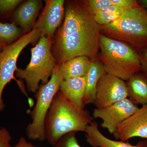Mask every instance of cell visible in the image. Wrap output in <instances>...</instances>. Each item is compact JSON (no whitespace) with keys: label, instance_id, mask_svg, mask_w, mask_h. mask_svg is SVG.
Wrapping results in <instances>:
<instances>
[{"label":"cell","instance_id":"6da1fadb","mask_svg":"<svg viewBox=\"0 0 147 147\" xmlns=\"http://www.w3.org/2000/svg\"><path fill=\"white\" fill-rule=\"evenodd\" d=\"M63 23L55 35L51 49L58 65L76 57L93 61L99 51L100 26L95 21L87 1L65 2Z\"/></svg>","mask_w":147,"mask_h":147},{"label":"cell","instance_id":"7a4b0ae2","mask_svg":"<svg viewBox=\"0 0 147 147\" xmlns=\"http://www.w3.org/2000/svg\"><path fill=\"white\" fill-rule=\"evenodd\" d=\"M93 120L88 110L76 106L59 90L45 118V140L53 146L65 134L85 132Z\"/></svg>","mask_w":147,"mask_h":147},{"label":"cell","instance_id":"3957f363","mask_svg":"<svg viewBox=\"0 0 147 147\" xmlns=\"http://www.w3.org/2000/svg\"><path fill=\"white\" fill-rule=\"evenodd\" d=\"M98 59L106 73L127 81L141 71L138 52L126 42L110 38L100 33Z\"/></svg>","mask_w":147,"mask_h":147},{"label":"cell","instance_id":"277c9868","mask_svg":"<svg viewBox=\"0 0 147 147\" xmlns=\"http://www.w3.org/2000/svg\"><path fill=\"white\" fill-rule=\"evenodd\" d=\"M100 28V33L126 42L137 52L147 48V11L141 6L125 10L118 19Z\"/></svg>","mask_w":147,"mask_h":147},{"label":"cell","instance_id":"5b68a950","mask_svg":"<svg viewBox=\"0 0 147 147\" xmlns=\"http://www.w3.org/2000/svg\"><path fill=\"white\" fill-rule=\"evenodd\" d=\"M53 40L40 36L35 47L30 49V61L24 69L17 68L16 77L24 80L27 90L36 92L39 84H47L53 70L58 65L57 62L52 52Z\"/></svg>","mask_w":147,"mask_h":147},{"label":"cell","instance_id":"8992f818","mask_svg":"<svg viewBox=\"0 0 147 147\" xmlns=\"http://www.w3.org/2000/svg\"><path fill=\"white\" fill-rule=\"evenodd\" d=\"M58 65L53 70L48 82L41 84L35 93L36 102L30 113L31 121L26 129V134L30 140L40 142L46 140L44 130L45 118L63 80L58 70Z\"/></svg>","mask_w":147,"mask_h":147},{"label":"cell","instance_id":"52a82bcc","mask_svg":"<svg viewBox=\"0 0 147 147\" xmlns=\"http://www.w3.org/2000/svg\"><path fill=\"white\" fill-rule=\"evenodd\" d=\"M40 33L37 29L23 35L11 44L4 47L0 53V114L5 108L3 98V90L12 79L17 69L16 63L18 56L27 45L39 39Z\"/></svg>","mask_w":147,"mask_h":147},{"label":"cell","instance_id":"ba28073f","mask_svg":"<svg viewBox=\"0 0 147 147\" xmlns=\"http://www.w3.org/2000/svg\"><path fill=\"white\" fill-rule=\"evenodd\" d=\"M126 82L113 75L105 73L98 80L94 104L102 108L127 98Z\"/></svg>","mask_w":147,"mask_h":147},{"label":"cell","instance_id":"9c48e42d","mask_svg":"<svg viewBox=\"0 0 147 147\" xmlns=\"http://www.w3.org/2000/svg\"><path fill=\"white\" fill-rule=\"evenodd\" d=\"M139 108L137 105L126 98L105 108H95L92 117L101 119L102 121L101 127L106 129L110 134H114L119 125Z\"/></svg>","mask_w":147,"mask_h":147},{"label":"cell","instance_id":"30bf717a","mask_svg":"<svg viewBox=\"0 0 147 147\" xmlns=\"http://www.w3.org/2000/svg\"><path fill=\"white\" fill-rule=\"evenodd\" d=\"M45 1V7L32 29L38 30L40 36L53 40L56 31L63 21L65 1L47 0Z\"/></svg>","mask_w":147,"mask_h":147},{"label":"cell","instance_id":"8fae6325","mask_svg":"<svg viewBox=\"0 0 147 147\" xmlns=\"http://www.w3.org/2000/svg\"><path fill=\"white\" fill-rule=\"evenodd\" d=\"M113 135L116 140L124 142L134 137L147 140V104L122 123Z\"/></svg>","mask_w":147,"mask_h":147},{"label":"cell","instance_id":"7c38bea8","mask_svg":"<svg viewBox=\"0 0 147 147\" xmlns=\"http://www.w3.org/2000/svg\"><path fill=\"white\" fill-rule=\"evenodd\" d=\"M40 0H28L21 3L14 11L13 19L24 32H29L32 28L42 7Z\"/></svg>","mask_w":147,"mask_h":147},{"label":"cell","instance_id":"4fadbf2b","mask_svg":"<svg viewBox=\"0 0 147 147\" xmlns=\"http://www.w3.org/2000/svg\"><path fill=\"white\" fill-rule=\"evenodd\" d=\"M85 132L86 142L92 147H147V140L140 141L133 146L127 142L109 139L100 132L95 121L88 125Z\"/></svg>","mask_w":147,"mask_h":147},{"label":"cell","instance_id":"5bb4252c","mask_svg":"<svg viewBox=\"0 0 147 147\" xmlns=\"http://www.w3.org/2000/svg\"><path fill=\"white\" fill-rule=\"evenodd\" d=\"M86 86L85 76L76 77L63 80L59 90L76 106L84 109V100Z\"/></svg>","mask_w":147,"mask_h":147},{"label":"cell","instance_id":"9a60e30c","mask_svg":"<svg viewBox=\"0 0 147 147\" xmlns=\"http://www.w3.org/2000/svg\"><path fill=\"white\" fill-rule=\"evenodd\" d=\"M128 97L135 105L147 104V76L141 71L132 74L126 82Z\"/></svg>","mask_w":147,"mask_h":147},{"label":"cell","instance_id":"2e32d148","mask_svg":"<svg viewBox=\"0 0 147 147\" xmlns=\"http://www.w3.org/2000/svg\"><path fill=\"white\" fill-rule=\"evenodd\" d=\"M92 62L85 56L76 57L58 65V70L63 80L84 77L86 75Z\"/></svg>","mask_w":147,"mask_h":147},{"label":"cell","instance_id":"e0dca14e","mask_svg":"<svg viewBox=\"0 0 147 147\" xmlns=\"http://www.w3.org/2000/svg\"><path fill=\"white\" fill-rule=\"evenodd\" d=\"M106 73L103 65L98 59L92 62L86 76L84 105L94 104L96 95V86L100 77Z\"/></svg>","mask_w":147,"mask_h":147},{"label":"cell","instance_id":"ac0fdd59","mask_svg":"<svg viewBox=\"0 0 147 147\" xmlns=\"http://www.w3.org/2000/svg\"><path fill=\"white\" fill-rule=\"evenodd\" d=\"M24 32L14 22L11 24L0 22V43L4 47L19 39Z\"/></svg>","mask_w":147,"mask_h":147},{"label":"cell","instance_id":"d6986e66","mask_svg":"<svg viewBox=\"0 0 147 147\" xmlns=\"http://www.w3.org/2000/svg\"><path fill=\"white\" fill-rule=\"evenodd\" d=\"M125 11L119 7L111 6L94 14V20L99 26L108 25L119 18Z\"/></svg>","mask_w":147,"mask_h":147},{"label":"cell","instance_id":"ffe728a7","mask_svg":"<svg viewBox=\"0 0 147 147\" xmlns=\"http://www.w3.org/2000/svg\"><path fill=\"white\" fill-rule=\"evenodd\" d=\"M76 132H71L64 135L53 147H82L79 145Z\"/></svg>","mask_w":147,"mask_h":147},{"label":"cell","instance_id":"44dd1931","mask_svg":"<svg viewBox=\"0 0 147 147\" xmlns=\"http://www.w3.org/2000/svg\"><path fill=\"white\" fill-rule=\"evenodd\" d=\"M90 10L94 15L100 11L112 6L110 0H87Z\"/></svg>","mask_w":147,"mask_h":147},{"label":"cell","instance_id":"7402d4cb","mask_svg":"<svg viewBox=\"0 0 147 147\" xmlns=\"http://www.w3.org/2000/svg\"><path fill=\"white\" fill-rule=\"evenodd\" d=\"M23 1L22 0H0V13L11 11Z\"/></svg>","mask_w":147,"mask_h":147},{"label":"cell","instance_id":"603a6c76","mask_svg":"<svg viewBox=\"0 0 147 147\" xmlns=\"http://www.w3.org/2000/svg\"><path fill=\"white\" fill-rule=\"evenodd\" d=\"M112 5L119 7L124 10L130 9L139 5L135 0H110Z\"/></svg>","mask_w":147,"mask_h":147},{"label":"cell","instance_id":"cb8c5ba5","mask_svg":"<svg viewBox=\"0 0 147 147\" xmlns=\"http://www.w3.org/2000/svg\"><path fill=\"white\" fill-rule=\"evenodd\" d=\"M11 136L8 129L5 127L0 128V147H11Z\"/></svg>","mask_w":147,"mask_h":147},{"label":"cell","instance_id":"d4e9b609","mask_svg":"<svg viewBox=\"0 0 147 147\" xmlns=\"http://www.w3.org/2000/svg\"><path fill=\"white\" fill-rule=\"evenodd\" d=\"M138 52L141 65V71L147 76V48Z\"/></svg>","mask_w":147,"mask_h":147},{"label":"cell","instance_id":"484cf974","mask_svg":"<svg viewBox=\"0 0 147 147\" xmlns=\"http://www.w3.org/2000/svg\"><path fill=\"white\" fill-rule=\"evenodd\" d=\"M14 147H38L32 143L28 142L26 138L21 137L18 139V142L14 146Z\"/></svg>","mask_w":147,"mask_h":147},{"label":"cell","instance_id":"4316f807","mask_svg":"<svg viewBox=\"0 0 147 147\" xmlns=\"http://www.w3.org/2000/svg\"><path fill=\"white\" fill-rule=\"evenodd\" d=\"M137 1L139 5L144 8L147 11V0H140Z\"/></svg>","mask_w":147,"mask_h":147},{"label":"cell","instance_id":"83f0119b","mask_svg":"<svg viewBox=\"0 0 147 147\" xmlns=\"http://www.w3.org/2000/svg\"><path fill=\"white\" fill-rule=\"evenodd\" d=\"M4 47V46L1 43H0V53L1 52Z\"/></svg>","mask_w":147,"mask_h":147}]
</instances>
